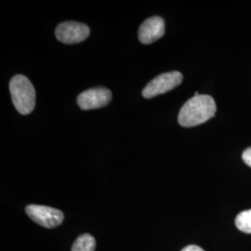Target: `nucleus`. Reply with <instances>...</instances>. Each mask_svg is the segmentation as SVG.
<instances>
[{"label": "nucleus", "mask_w": 251, "mask_h": 251, "mask_svg": "<svg viewBox=\"0 0 251 251\" xmlns=\"http://www.w3.org/2000/svg\"><path fill=\"white\" fill-rule=\"evenodd\" d=\"M235 225L243 233H251V209L242 211L236 216Z\"/></svg>", "instance_id": "1a4fd4ad"}, {"label": "nucleus", "mask_w": 251, "mask_h": 251, "mask_svg": "<svg viewBox=\"0 0 251 251\" xmlns=\"http://www.w3.org/2000/svg\"><path fill=\"white\" fill-rule=\"evenodd\" d=\"M88 25L77 22H64L60 24L56 30L57 39L64 44H76L84 41L90 36Z\"/></svg>", "instance_id": "39448f33"}, {"label": "nucleus", "mask_w": 251, "mask_h": 251, "mask_svg": "<svg viewBox=\"0 0 251 251\" xmlns=\"http://www.w3.org/2000/svg\"><path fill=\"white\" fill-rule=\"evenodd\" d=\"M95 246V238L89 233H84L75 239L71 251H94Z\"/></svg>", "instance_id": "6e6552de"}, {"label": "nucleus", "mask_w": 251, "mask_h": 251, "mask_svg": "<svg viewBox=\"0 0 251 251\" xmlns=\"http://www.w3.org/2000/svg\"><path fill=\"white\" fill-rule=\"evenodd\" d=\"M181 251H205L203 249H201L200 247H198V246H196V245H191V246H188V247H186V248H184V249H182Z\"/></svg>", "instance_id": "9b49d317"}, {"label": "nucleus", "mask_w": 251, "mask_h": 251, "mask_svg": "<svg viewBox=\"0 0 251 251\" xmlns=\"http://www.w3.org/2000/svg\"><path fill=\"white\" fill-rule=\"evenodd\" d=\"M243 161L251 168V147L246 149L242 153Z\"/></svg>", "instance_id": "9d476101"}, {"label": "nucleus", "mask_w": 251, "mask_h": 251, "mask_svg": "<svg viewBox=\"0 0 251 251\" xmlns=\"http://www.w3.org/2000/svg\"><path fill=\"white\" fill-rule=\"evenodd\" d=\"M12 102L21 115L26 116L36 105V90L31 81L23 75H17L9 82Z\"/></svg>", "instance_id": "f03ea898"}, {"label": "nucleus", "mask_w": 251, "mask_h": 251, "mask_svg": "<svg viewBox=\"0 0 251 251\" xmlns=\"http://www.w3.org/2000/svg\"><path fill=\"white\" fill-rule=\"evenodd\" d=\"M165 34V22L161 17L153 16L145 20L141 25L138 35L143 44H152Z\"/></svg>", "instance_id": "0eeeda50"}, {"label": "nucleus", "mask_w": 251, "mask_h": 251, "mask_svg": "<svg viewBox=\"0 0 251 251\" xmlns=\"http://www.w3.org/2000/svg\"><path fill=\"white\" fill-rule=\"evenodd\" d=\"M28 217L45 228H55L62 225L64 219L63 212L50 206L28 205L25 207Z\"/></svg>", "instance_id": "20e7f679"}, {"label": "nucleus", "mask_w": 251, "mask_h": 251, "mask_svg": "<svg viewBox=\"0 0 251 251\" xmlns=\"http://www.w3.org/2000/svg\"><path fill=\"white\" fill-rule=\"evenodd\" d=\"M215 113V100L211 96H194L180 108L178 122L184 127H192L208 121Z\"/></svg>", "instance_id": "f257e3e1"}, {"label": "nucleus", "mask_w": 251, "mask_h": 251, "mask_svg": "<svg viewBox=\"0 0 251 251\" xmlns=\"http://www.w3.org/2000/svg\"><path fill=\"white\" fill-rule=\"evenodd\" d=\"M182 79V75L178 71L161 74L145 86L143 90V96L145 99H152L155 96L169 92L177 88Z\"/></svg>", "instance_id": "7ed1b4c3"}, {"label": "nucleus", "mask_w": 251, "mask_h": 251, "mask_svg": "<svg viewBox=\"0 0 251 251\" xmlns=\"http://www.w3.org/2000/svg\"><path fill=\"white\" fill-rule=\"evenodd\" d=\"M112 100V92L106 88H94L83 91L77 97V104L82 110L104 107Z\"/></svg>", "instance_id": "423d86ee"}]
</instances>
